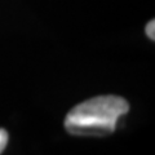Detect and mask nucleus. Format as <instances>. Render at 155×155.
Segmentation results:
<instances>
[{
	"mask_svg": "<svg viewBox=\"0 0 155 155\" xmlns=\"http://www.w3.org/2000/svg\"><path fill=\"white\" fill-rule=\"evenodd\" d=\"M7 143H8V133H7V130L0 129V154L4 151Z\"/></svg>",
	"mask_w": 155,
	"mask_h": 155,
	"instance_id": "2",
	"label": "nucleus"
},
{
	"mask_svg": "<svg viewBox=\"0 0 155 155\" xmlns=\"http://www.w3.org/2000/svg\"><path fill=\"white\" fill-rule=\"evenodd\" d=\"M146 35L151 40H155V21L154 19H151L146 25Z\"/></svg>",
	"mask_w": 155,
	"mask_h": 155,
	"instance_id": "3",
	"label": "nucleus"
},
{
	"mask_svg": "<svg viewBox=\"0 0 155 155\" xmlns=\"http://www.w3.org/2000/svg\"><path fill=\"white\" fill-rule=\"evenodd\" d=\"M129 111V104L119 96H98L76 105L66 115L65 128L75 136H106Z\"/></svg>",
	"mask_w": 155,
	"mask_h": 155,
	"instance_id": "1",
	"label": "nucleus"
}]
</instances>
